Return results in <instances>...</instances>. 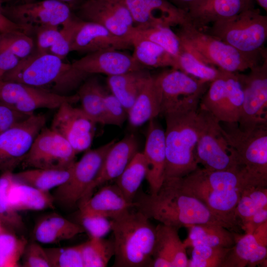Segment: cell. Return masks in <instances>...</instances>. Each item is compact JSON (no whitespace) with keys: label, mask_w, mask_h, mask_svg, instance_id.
Segmentation results:
<instances>
[{"label":"cell","mask_w":267,"mask_h":267,"mask_svg":"<svg viewBox=\"0 0 267 267\" xmlns=\"http://www.w3.org/2000/svg\"><path fill=\"white\" fill-rule=\"evenodd\" d=\"M181 189L200 200L214 214L238 230L235 211L243 190L255 181L243 171H210L199 167L188 175L174 178Z\"/></svg>","instance_id":"cell-1"},{"label":"cell","mask_w":267,"mask_h":267,"mask_svg":"<svg viewBox=\"0 0 267 267\" xmlns=\"http://www.w3.org/2000/svg\"><path fill=\"white\" fill-rule=\"evenodd\" d=\"M81 225L90 237H103L111 230L108 218L89 214L80 213Z\"/></svg>","instance_id":"cell-47"},{"label":"cell","mask_w":267,"mask_h":267,"mask_svg":"<svg viewBox=\"0 0 267 267\" xmlns=\"http://www.w3.org/2000/svg\"><path fill=\"white\" fill-rule=\"evenodd\" d=\"M85 232L81 225L52 213L40 219L33 229L34 239L41 243H56Z\"/></svg>","instance_id":"cell-27"},{"label":"cell","mask_w":267,"mask_h":267,"mask_svg":"<svg viewBox=\"0 0 267 267\" xmlns=\"http://www.w3.org/2000/svg\"><path fill=\"white\" fill-rule=\"evenodd\" d=\"M134 202V207L148 219L178 229L192 224L214 223L235 230L202 202L184 192L174 178L164 179L155 194H144Z\"/></svg>","instance_id":"cell-2"},{"label":"cell","mask_w":267,"mask_h":267,"mask_svg":"<svg viewBox=\"0 0 267 267\" xmlns=\"http://www.w3.org/2000/svg\"><path fill=\"white\" fill-rule=\"evenodd\" d=\"M66 102L57 109L50 128L65 138L77 154L89 149L97 124L82 109Z\"/></svg>","instance_id":"cell-18"},{"label":"cell","mask_w":267,"mask_h":267,"mask_svg":"<svg viewBox=\"0 0 267 267\" xmlns=\"http://www.w3.org/2000/svg\"><path fill=\"white\" fill-rule=\"evenodd\" d=\"M132 41V56L145 69L169 67L178 70V60L160 46L135 35L133 36Z\"/></svg>","instance_id":"cell-34"},{"label":"cell","mask_w":267,"mask_h":267,"mask_svg":"<svg viewBox=\"0 0 267 267\" xmlns=\"http://www.w3.org/2000/svg\"><path fill=\"white\" fill-rule=\"evenodd\" d=\"M106 92L97 78L92 75L83 82L77 92L81 108L97 124L107 125L104 106Z\"/></svg>","instance_id":"cell-33"},{"label":"cell","mask_w":267,"mask_h":267,"mask_svg":"<svg viewBox=\"0 0 267 267\" xmlns=\"http://www.w3.org/2000/svg\"><path fill=\"white\" fill-rule=\"evenodd\" d=\"M116 139L93 149H88L73 164L68 180L56 187L53 197L61 207L72 208L89 198L90 188L96 178L105 156Z\"/></svg>","instance_id":"cell-9"},{"label":"cell","mask_w":267,"mask_h":267,"mask_svg":"<svg viewBox=\"0 0 267 267\" xmlns=\"http://www.w3.org/2000/svg\"><path fill=\"white\" fill-rule=\"evenodd\" d=\"M134 35L158 44L178 60L182 47L178 36L171 27L158 25L143 29L135 28Z\"/></svg>","instance_id":"cell-39"},{"label":"cell","mask_w":267,"mask_h":267,"mask_svg":"<svg viewBox=\"0 0 267 267\" xmlns=\"http://www.w3.org/2000/svg\"><path fill=\"white\" fill-rule=\"evenodd\" d=\"M243 91V101L237 122L242 131L267 124V57L250 69L248 74L236 72Z\"/></svg>","instance_id":"cell-11"},{"label":"cell","mask_w":267,"mask_h":267,"mask_svg":"<svg viewBox=\"0 0 267 267\" xmlns=\"http://www.w3.org/2000/svg\"><path fill=\"white\" fill-rule=\"evenodd\" d=\"M22 258L23 267H51L45 248L35 242L28 243Z\"/></svg>","instance_id":"cell-48"},{"label":"cell","mask_w":267,"mask_h":267,"mask_svg":"<svg viewBox=\"0 0 267 267\" xmlns=\"http://www.w3.org/2000/svg\"><path fill=\"white\" fill-rule=\"evenodd\" d=\"M67 4L73 11L76 7L86 0H58Z\"/></svg>","instance_id":"cell-55"},{"label":"cell","mask_w":267,"mask_h":267,"mask_svg":"<svg viewBox=\"0 0 267 267\" xmlns=\"http://www.w3.org/2000/svg\"><path fill=\"white\" fill-rule=\"evenodd\" d=\"M4 2V0H0V33L20 31L29 35L26 28L12 22L4 15L3 11Z\"/></svg>","instance_id":"cell-52"},{"label":"cell","mask_w":267,"mask_h":267,"mask_svg":"<svg viewBox=\"0 0 267 267\" xmlns=\"http://www.w3.org/2000/svg\"><path fill=\"white\" fill-rule=\"evenodd\" d=\"M35 0H17L16 1L17 2H29V1H34Z\"/></svg>","instance_id":"cell-57"},{"label":"cell","mask_w":267,"mask_h":267,"mask_svg":"<svg viewBox=\"0 0 267 267\" xmlns=\"http://www.w3.org/2000/svg\"><path fill=\"white\" fill-rule=\"evenodd\" d=\"M178 58V70L203 81L211 83L219 78L223 70L216 68L200 60L182 47Z\"/></svg>","instance_id":"cell-41"},{"label":"cell","mask_w":267,"mask_h":267,"mask_svg":"<svg viewBox=\"0 0 267 267\" xmlns=\"http://www.w3.org/2000/svg\"><path fill=\"white\" fill-rule=\"evenodd\" d=\"M72 166L66 169L32 168L13 173V178L45 192L63 184L69 178Z\"/></svg>","instance_id":"cell-35"},{"label":"cell","mask_w":267,"mask_h":267,"mask_svg":"<svg viewBox=\"0 0 267 267\" xmlns=\"http://www.w3.org/2000/svg\"><path fill=\"white\" fill-rule=\"evenodd\" d=\"M267 221V206L264 207L251 218L249 221L241 228L245 233H252L260 225Z\"/></svg>","instance_id":"cell-53"},{"label":"cell","mask_w":267,"mask_h":267,"mask_svg":"<svg viewBox=\"0 0 267 267\" xmlns=\"http://www.w3.org/2000/svg\"><path fill=\"white\" fill-rule=\"evenodd\" d=\"M58 26H44L35 30L37 34V50L49 53V50L55 43L59 34Z\"/></svg>","instance_id":"cell-49"},{"label":"cell","mask_w":267,"mask_h":267,"mask_svg":"<svg viewBox=\"0 0 267 267\" xmlns=\"http://www.w3.org/2000/svg\"><path fill=\"white\" fill-rule=\"evenodd\" d=\"M57 56L36 50L20 59L1 80L22 83L63 95L78 89L89 76Z\"/></svg>","instance_id":"cell-4"},{"label":"cell","mask_w":267,"mask_h":267,"mask_svg":"<svg viewBox=\"0 0 267 267\" xmlns=\"http://www.w3.org/2000/svg\"><path fill=\"white\" fill-rule=\"evenodd\" d=\"M104 106L107 125L121 127L128 118V112L121 102L112 93L106 92Z\"/></svg>","instance_id":"cell-46"},{"label":"cell","mask_w":267,"mask_h":267,"mask_svg":"<svg viewBox=\"0 0 267 267\" xmlns=\"http://www.w3.org/2000/svg\"><path fill=\"white\" fill-rule=\"evenodd\" d=\"M135 205L134 202L130 203L126 200L119 188L114 184L101 187L78 207L80 213L111 219Z\"/></svg>","instance_id":"cell-26"},{"label":"cell","mask_w":267,"mask_h":267,"mask_svg":"<svg viewBox=\"0 0 267 267\" xmlns=\"http://www.w3.org/2000/svg\"><path fill=\"white\" fill-rule=\"evenodd\" d=\"M243 101V91L236 73L223 71L210 83L199 105L220 122H238Z\"/></svg>","instance_id":"cell-12"},{"label":"cell","mask_w":267,"mask_h":267,"mask_svg":"<svg viewBox=\"0 0 267 267\" xmlns=\"http://www.w3.org/2000/svg\"><path fill=\"white\" fill-rule=\"evenodd\" d=\"M147 165L146 179L150 194H155L164 180L166 165L165 132L155 121L149 122L145 144L142 152Z\"/></svg>","instance_id":"cell-22"},{"label":"cell","mask_w":267,"mask_h":267,"mask_svg":"<svg viewBox=\"0 0 267 267\" xmlns=\"http://www.w3.org/2000/svg\"><path fill=\"white\" fill-rule=\"evenodd\" d=\"M267 246L258 242L252 233H245L230 248L223 267H255L267 262Z\"/></svg>","instance_id":"cell-30"},{"label":"cell","mask_w":267,"mask_h":267,"mask_svg":"<svg viewBox=\"0 0 267 267\" xmlns=\"http://www.w3.org/2000/svg\"><path fill=\"white\" fill-rule=\"evenodd\" d=\"M147 174L146 162L142 152L138 151L115 180L126 200L133 203L137 191Z\"/></svg>","instance_id":"cell-36"},{"label":"cell","mask_w":267,"mask_h":267,"mask_svg":"<svg viewBox=\"0 0 267 267\" xmlns=\"http://www.w3.org/2000/svg\"><path fill=\"white\" fill-rule=\"evenodd\" d=\"M28 242L2 226L0 232V267H20L19 261Z\"/></svg>","instance_id":"cell-40"},{"label":"cell","mask_w":267,"mask_h":267,"mask_svg":"<svg viewBox=\"0 0 267 267\" xmlns=\"http://www.w3.org/2000/svg\"><path fill=\"white\" fill-rule=\"evenodd\" d=\"M198 137L195 147L198 164L210 171H240L215 117L199 105Z\"/></svg>","instance_id":"cell-10"},{"label":"cell","mask_w":267,"mask_h":267,"mask_svg":"<svg viewBox=\"0 0 267 267\" xmlns=\"http://www.w3.org/2000/svg\"><path fill=\"white\" fill-rule=\"evenodd\" d=\"M258 4L266 11H267V0H256Z\"/></svg>","instance_id":"cell-56"},{"label":"cell","mask_w":267,"mask_h":267,"mask_svg":"<svg viewBox=\"0 0 267 267\" xmlns=\"http://www.w3.org/2000/svg\"><path fill=\"white\" fill-rule=\"evenodd\" d=\"M187 238L183 242L186 247L202 244L211 247H232L236 236L227 228L214 223L196 224L186 227Z\"/></svg>","instance_id":"cell-31"},{"label":"cell","mask_w":267,"mask_h":267,"mask_svg":"<svg viewBox=\"0 0 267 267\" xmlns=\"http://www.w3.org/2000/svg\"><path fill=\"white\" fill-rule=\"evenodd\" d=\"M188 267H223L231 248L211 247L198 244L193 247Z\"/></svg>","instance_id":"cell-43"},{"label":"cell","mask_w":267,"mask_h":267,"mask_svg":"<svg viewBox=\"0 0 267 267\" xmlns=\"http://www.w3.org/2000/svg\"><path fill=\"white\" fill-rule=\"evenodd\" d=\"M46 121L44 114L33 113L0 134V171L13 172L21 165Z\"/></svg>","instance_id":"cell-15"},{"label":"cell","mask_w":267,"mask_h":267,"mask_svg":"<svg viewBox=\"0 0 267 267\" xmlns=\"http://www.w3.org/2000/svg\"><path fill=\"white\" fill-rule=\"evenodd\" d=\"M8 199L12 209L18 212L54 208V199L49 192L42 191L14 178L9 189Z\"/></svg>","instance_id":"cell-29"},{"label":"cell","mask_w":267,"mask_h":267,"mask_svg":"<svg viewBox=\"0 0 267 267\" xmlns=\"http://www.w3.org/2000/svg\"><path fill=\"white\" fill-rule=\"evenodd\" d=\"M150 75L145 69L107 76L111 93L122 104L127 112Z\"/></svg>","instance_id":"cell-32"},{"label":"cell","mask_w":267,"mask_h":267,"mask_svg":"<svg viewBox=\"0 0 267 267\" xmlns=\"http://www.w3.org/2000/svg\"><path fill=\"white\" fill-rule=\"evenodd\" d=\"M177 32L183 47L202 61L228 72L245 71L260 63L267 55L245 54L198 29L189 22L180 25Z\"/></svg>","instance_id":"cell-6"},{"label":"cell","mask_w":267,"mask_h":267,"mask_svg":"<svg viewBox=\"0 0 267 267\" xmlns=\"http://www.w3.org/2000/svg\"><path fill=\"white\" fill-rule=\"evenodd\" d=\"M135 28L179 26L189 22L187 13L167 0H124Z\"/></svg>","instance_id":"cell-19"},{"label":"cell","mask_w":267,"mask_h":267,"mask_svg":"<svg viewBox=\"0 0 267 267\" xmlns=\"http://www.w3.org/2000/svg\"><path fill=\"white\" fill-rule=\"evenodd\" d=\"M132 41L115 35L102 26L80 20L77 23L70 51L81 53L101 50H120L133 48Z\"/></svg>","instance_id":"cell-20"},{"label":"cell","mask_w":267,"mask_h":267,"mask_svg":"<svg viewBox=\"0 0 267 267\" xmlns=\"http://www.w3.org/2000/svg\"><path fill=\"white\" fill-rule=\"evenodd\" d=\"M2 223L0 220V232L2 229Z\"/></svg>","instance_id":"cell-58"},{"label":"cell","mask_w":267,"mask_h":267,"mask_svg":"<svg viewBox=\"0 0 267 267\" xmlns=\"http://www.w3.org/2000/svg\"><path fill=\"white\" fill-rule=\"evenodd\" d=\"M160 115L159 95L153 75L146 80L143 87L128 111V118L131 126L139 127L155 119Z\"/></svg>","instance_id":"cell-28"},{"label":"cell","mask_w":267,"mask_h":267,"mask_svg":"<svg viewBox=\"0 0 267 267\" xmlns=\"http://www.w3.org/2000/svg\"><path fill=\"white\" fill-rule=\"evenodd\" d=\"M200 100L187 102L162 115L166 125L164 179L182 178L198 168L195 147L198 137Z\"/></svg>","instance_id":"cell-3"},{"label":"cell","mask_w":267,"mask_h":267,"mask_svg":"<svg viewBox=\"0 0 267 267\" xmlns=\"http://www.w3.org/2000/svg\"><path fill=\"white\" fill-rule=\"evenodd\" d=\"M158 93L160 114L196 99H201L210 83L171 68L153 75Z\"/></svg>","instance_id":"cell-16"},{"label":"cell","mask_w":267,"mask_h":267,"mask_svg":"<svg viewBox=\"0 0 267 267\" xmlns=\"http://www.w3.org/2000/svg\"><path fill=\"white\" fill-rule=\"evenodd\" d=\"M255 8L254 0H202L187 12L189 22L202 29Z\"/></svg>","instance_id":"cell-24"},{"label":"cell","mask_w":267,"mask_h":267,"mask_svg":"<svg viewBox=\"0 0 267 267\" xmlns=\"http://www.w3.org/2000/svg\"><path fill=\"white\" fill-rule=\"evenodd\" d=\"M179 9L186 12L202 0H167Z\"/></svg>","instance_id":"cell-54"},{"label":"cell","mask_w":267,"mask_h":267,"mask_svg":"<svg viewBox=\"0 0 267 267\" xmlns=\"http://www.w3.org/2000/svg\"><path fill=\"white\" fill-rule=\"evenodd\" d=\"M178 229L160 223L155 227L156 239L150 267H188L186 248Z\"/></svg>","instance_id":"cell-23"},{"label":"cell","mask_w":267,"mask_h":267,"mask_svg":"<svg viewBox=\"0 0 267 267\" xmlns=\"http://www.w3.org/2000/svg\"><path fill=\"white\" fill-rule=\"evenodd\" d=\"M224 123L223 134L240 170L256 180L267 181V124L244 131L237 122Z\"/></svg>","instance_id":"cell-8"},{"label":"cell","mask_w":267,"mask_h":267,"mask_svg":"<svg viewBox=\"0 0 267 267\" xmlns=\"http://www.w3.org/2000/svg\"><path fill=\"white\" fill-rule=\"evenodd\" d=\"M31 114L18 112L11 107L0 103V134Z\"/></svg>","instance_id":"cell-50"},{"label":"cell","mask_w":267,"mask_h":267,"mask_svg":"<svg viewBox=\"0 0 267 267\" xmlns=\"http://www.w3.org/2000/svg\"><path fill=\"white\" fill-rule=\"evenodd\" d=\"M138 144L134 134H129L115 141L107 151L99 172L89 192V198L94 190L106 182L116 179L138 151Z\"/></svg>","instance_id":"cell-25"},{"label":"cell","mask_w":267,"mask_h":267,"mask_svg":"<svg viewBox=\"0 0 267 267\" xmlns=\"http://www.w3.org/2000/svg\"><path fill=\"white\" fill-rule=\"evenodd\" d=\"M130 209L110 220L115 248L113 267H150L156 239L155 227L142 213Z\"/></svg>","instance_id":"cell-5"},{"label":"cell","mask_w":267,"mask_h":267,"mask_svg":"<svg viewBox=\"0 0 267 267\" xmlns=\"http://www.w3.org/2000/svg\"><path fill=\"white\" fill-rule=\"evenodd\" d=\"M34 44L29 35L20 31L0 33V49L8 51L19 59L29 55Z\"/></svg>","instance_id":"cell-44"},{"label":"cell","mask_w":267,"mask_h":267,"mask_svg":"<svg viewBox=\"0 0 267 267\" xmlns=\"http://www.w3.org/2000/svg\"><path fill=\"white\" fill-rule=\"evenodd\" d=\"M51 267H84L81 244L65 248H45Z\"/></svg>","instance_id":"cell-45"},{"label":"cell","mask_w":267,"mask_h":267,"mask_svg":"<svg viewBox=\"0 0 267 267\" xmlns=\"http://www.w3.org/2000/svg\"><path fill=\"white\" fill-rule=\"evenodd\" d=\"M3 11L7 18L30 34L40 27L62 25L75 15L67 4L58 0L16 1L4 4Z\"/></svg>","instance_id":"cell-13"},{"label":"cell","mask_w":267,"mask_h":267,"mask_svg":"<svg viewBox=\"0 0 267 267\" xmlns=\"http://www.w3.org/2000/svg\"><path fill=\"white\" fill-rule=\"evenodd\" d=\"M20 59L11 52L0 49V80L8 71L14 68Z\"/></svg>","instance_id":"cell-51"},{"label":"cell","mask_w":267,"mask_h":267,"mask_svg":"<svg viewBox=\"0 0 267 267\" xmlns=\"http://www.w3.org/2000/svg\"><path fill=\"white\" fill-rule=\"evenodd\" d=\"M84 267H105L114 256L113 240L103 237H90L81 244Z\"/></svg>","instance_id":"cell-38"},{"label":"cell","mask_w":267,"mask_h":267,"mask_svg":"<svg viewBox=\"0 0 267 267\" xmlns=\"http://www.w3.org/2000/svg\"><path fill=\"white\" fill-rule=\"evenodd\" d=\"M245 54L260 55L267 39V16L255 8L201 30Z\"/></svg>","instance_id":"cell-7"},{"label":"cell","mask_w":267,"mask_h":267,"mask_svg":"<svg viewBox=\"0 0 267 267\" xmlns=\"http://www.w3.org/2000/svg\"><path fill=\"white\" fill-rule=\"evenodd\" d=\"M71 64L74 68L89 75L101 74L107 76L145 69L132 55L116 50L86 54Z\"/></svg>","instance_id":"cell-21"},{"label":"cell","mask_w":267,"mask_h":267,"mask_svg":"<svg viewBox=\"0 0 267 267\" xmlns=\"http://www.w3.org/2000/svg\"><path fill=\"white\" fill-rule=\"evenodd\" d=\"M13 180V172H2L0 176V220L10 228L22 231L25 224L22 217L12 209L8 199L9 189Z\"/></svg>","instance_id":"cell-42"},{"label":"cell","mask_w":267,"mask_h":267,"mask_svg":"<svg viewBox=\"0 0 267 267\" xmlns=\"http://www.w3.org/2000/svg\"><path fill=\"white\" fill-rule=\"evenodd\" d=\"M73 12L82 21L98 24L115 35L132 41L135 27L124 0H86Z\"/></svg>","instance_id":"cell-17"},{"label":"cell","mask_w":267,"mask_h":267,"mask_svg":"<svg viewBox=\"0 0 267 267\" xmlns=\"http://www.w3.org/2000/svg\"><path fill=\"white\" fill-rule=\"evenodd\" d=\"M267 206V183L251 184L243 190L235 215L242 227L258 211Z\"/></svg>","instance_id":"cell-37"},{"label":"cell","mask_w":267,"mask_h":267,"mask_svg":"<svg viewBox=\"0 0 267 267\" xmlns=\"http://www.w3.org/2000/svg\"><path fill=\"white\" fill-rule=\"evenodd\" d=\"M77 154L69 143L50 128L44 127L33 141L21 163L23 169H66Z\"/></svg>","instance_id":"cell-14"}]
</instances>
